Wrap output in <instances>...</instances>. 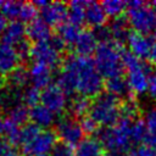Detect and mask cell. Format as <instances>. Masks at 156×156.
Wrapping results in <instances>:
<instances>
[{
    "label": "cell",
    "mask_w": 156,
    "mask_h": 156,
    "mask_svg": "<svg viewBox=\"0 0 156 156\" xmlns=\"http://www.w3.org/2000/svg\"><path fill=\"white\" fill-rule=\"evenodd\" d=\"M65 93H79L85 98L98 96L101 94L104 82L102 76L89 57L68 56L62 66L56 83Z\"/></svg>",
    "instance_id": "cell-1"
},
{
    "label": "cell",
    "mask_w": 156,
    "mask_h": 156,
    "mask_svg": "<svg viewBox=\"0 0 156 156\" xmlns=\"http://www.w3.org/2000/svg\"><path fill=\"white\" fill-rule=\"evenodd\" d=\"M133 122L134 121L121 117L115 126L102 128L99 132V141L102 147L110 151V156H124V154L130 151L133 144L130 136Z\"/></svg>",
    "instance_id": "cell-2"
},
{
    "label": "cell",
    "mask_w": 156,
    "mask_h": 156,
    "mask_svg": "<svg viewBox=\"0 0 156 156\" xmlns=\"http://www.w3.org/2000/svg\"><path fill=\"white\" fill-rule=\"evenodd\" d=\"M89 117L104 128L115 126L121 118L119 99L110 93H101L90 104Z\"/></svg>",
    "instance_id": "cell-3"
},
{
    "label": "cell",
    "mask_w": 156,
    "mask_h": 156,
    "mask_svg": "<svg viewBox=\"0 0 156 156\" xmlns=\"http://www.w3.org/2000/svg\"><path fill=\"white\" fill-rule=\"evenodd\" d=\"M122 54L123 52H121L119 45L115 44L113 41L99 43L94 52V63L99 73L107 79L111 77L121 76L123 71Z\"/></svg>",
    "instance_id": "cell-4"
},
{
    "label": "cell",
    "mask_w": 156,
    "mask_h": 156,
    "mask_svg": "<svg viewBox=\"0 0 156 156\" xmlns=\"http://www.w3.org/2000/svg\"><path fill=\"white\" fill-rule=\"evenodd\" d=\"M123 68L127 71V80L130 88V91L135 94H144L149 91V83L151 69L147 63L143 60L134 56L130 51L122 54Z\"/></svg>",
    "instance_id": "cell-5"
},
{
    "label": "cell",
    "mask_w": 156,
    "mask_h": 156,
    "mask_svg": "<svg viewBox=\"0 0 156 156\" xmlns=\"http://www.w3.org/2000/svg\"><path fill=\"white\" fill-rule=\"evenodd\" d=\"M127 21L135 33L149 35L155 28V11L141 1L127 2Z\"/></svg>",
    "instance_id": "cell-6"
},
{
    "label": "cell",
    "mask_w": 156,
    "mask_h": 156,
    "mask_svg": "<svg viewBox=\"0 0 156 156\" xmlns=\"http://www.w3.org/2000/svg\"><path fill=\"white\" fill-rule=\"evenodd\" d=\"M66 45L58 37L50 38L49 40L35 43L32 45L30 57L34 62L41 63L49 68H54L61 62V51Z\"/></svg>",
    "instance_id": "cell-7"
},
{
    "label": "cell",
    "mask_w": 156,
    "mask_h": 156,
    "mask_svg": "<svg viewBox=\"0 0 156 156\" xmlns=\"http://www.w3.org/2000/svg\"><path fill=\"white\" fill-rule=\"evenodd\" d=\"M56 144V134L48 129L40 132L26 145L22 146V152L27 156H43L51 152Z\"/></svg>",
    "instance_id": "cell-8"
},
{
    "label": "cell",
    "mask_w": 156,
    "mask_h": 156,
    "mask_svg": "<svg viewBox=\"0 0 156 156\" xmlns=\"http://www.w3.org/2000/svg\"><path fill=\"white\" fill-rule=\"evenodd\" d=\"M56 134L62 140L71 146L78 145L83 140V128L80 122H78L74 117H62L56 123Z\"/></svg>",
    "instance_id": "cell-9"
},
{
    "label": "cell",
    "mask_w": 156,
    "mask_h": 156,
    "mask_svg": "<svg viewBox=\"0 0 156 156\" xmlns=\"http://www.w3.org/2000/svg\"><path fill=\"white\" fill-rule=\"evenodd\" d=\"M40 101L41 105L48 107L55 115L63 112L67 106L66 93L57 84H50L43 89L40 94Z\"/></svg>",
    "instance_id": "cell-10"
},
{
    "label": "cell",
    "mask_w": 156,
    "mask_h": 156,
    "mask_svg": "<svg viewBox=\"0 0 156 156\" xmlns=\"http://www.w3.org/2000/svg\"><path fill=\"white\" fill-rule=\"evenodd\" d=\"M40 11V18L51 26H61L66 22V18L68 17V6L60 1L48 2L44 7L39 9Z\"/></svg>",
    "instance_id": "cell-11"
},
{
    "label": "cell",
    "mask_w": 156,
    "mask_h": 156,
    "mask_svg": "<svg viewBox=\"0 0 156 156\" xmlns=\"http://www.w3.org/2000/svg\"><path fill=\"white\" fill-rule=\"evenodd\" d=\"M127 44L129 46L130 52L138 58L140 60L150 58V54L154 44V39L151 37L139 33H130Z\"/></svg>",
    "instance_id": "cell-12"
},
{
    "label": "cell",
    "mask_w": 156,
    "mask_h": 156,
    "mask_svg": "<svg viewBox=\"0 0 156 156\" xmlns=\"http://www.w3.org/2000/svg\"><path fill=\"white\" fill-rule=\"evenodd\" d=\"M20 57L16 52L15 46L9 45L4 41L0 43V76H9L13 72L20 63Z\"/></svg>",
    "instance_id": "cell-13"
},
{
    "label": "cell",
    "mask_w": 156,
    "mask_h": 156,
    "mask_svg": "<svg viewBox=\"0 0 156 156\" xmlns=\"http://www.w3.org/2000/svg\"><path fill=\"white\" fill-rule=\"evenodd\" d=\"M98 45H99V40L95 35V32L90 29H84L80 32L79 37L77 38L73 48L78 54V56L89 57V55L95 52Z\"/></svg>",
    "instance_id": "cell-14"
},
{
    "label": "cell",
    "mask_w": 156,
    "mask_h": 156,
    "mask_svg": "<svg viewBox=\"0 0 156 156\" xmlns=\"http://www.w3.org/2000/svg\"><path fill=\"white\" fill-rule=\"evenodd\" d=\"M26 35L29 40L40 43L49 40L51 37V29L48 23H45L41 18H35L26 27Z\"/></svg>",
    "instance_id": "cell-15"
},
{
    "label": "cell",
    "mask_w": 156,
    "mask_h": 156,
    "mask_svg": "<svg viewBox=\"0 0 156 156\" xmlns=\"http://www.w3.org/2000/svg\"><path fill=\"white\" fill-rule=\"evenodd\" d=\"M129 23L126 18L123 17H117L111 20L110 24H108V30H110V35H111V40L119 45L123 44L124 41L128 40L130 32H129Z\"/></svg>",
    "instance_id": "cell-16"
},
{
    "label": "cell",
    "mask_w": 156,
    "mask_h": 156,
    "mask_svg": "<svg viewBox=\"0 0 156 156\" xmlns=\"http://www.w3.org/2000/svg\"><path fill=\"white\" fill-rule=\"evenodd\" d=\"M29 71V77H30V83L33 84L34 88L37 89H45L48 85H50L51 80V68L41 65L33 62L30 66Z\"/></svg>",
    "instance_id": "cell-17"
},
{
    "label": "cell",
    "mask_w": 156,
    "mask_h": 156,
    "mask_svg": "<svg viewBox=\"0 0 156 156\" xmlns=\"http://www.w3.org/2000/svg\"><path fill=\"white\" fill-rule=\"evenodd\" d=\"M29 118L32 119L33 124L39 128H49L55 123V113L51 112L48 107L39 104L29 110Z\"/></svg>",
    "instance_id": "cell-18"
},
{
    "label": "cell",
    "mask_w": 156,
    "mask_h": 156,
    "mask_svg": "<svg viewBox=\"0 0 156 156\" xmlns=\"http://www.w3.org/2000/svg\"><path fill=\"white\" fill-rule=\"evenodd\" d=\"M26 35V27L23 24V22H21L20 20L16 21H11L10 23H7L4 33H2V41L9 44V45H17L20 41H22Z\"/></svg>",
    "instance_id": "cell-19"
},
{
    "label": "cell",
    "mask_w": 156,
    "mask_h": 156,
    "mask_svg": "<svg viewBox=\"0 0 156 156\" xmlns=\"http://www.w3.org/2000/svg\"><path fill=\"white\" fill-rule=\"evenodd\" d=\"M106 13L104 11V7L101 4L95 2V1H90L87 2L85 6V22L95 28H100L104 27L105 22H106Z\"/></svg>",
    "instance_id": "cell-20"
},
{
    "label": "cell",
    "mask_w": 156,
    "mask_h": 156,
    "mask_svg": "<svg viewBox=\"0 0 156 156\" xmlns=\"http://www.w3.org/2000/svg\"><path fill=\"white\" fill-rule=\"evenodd\" d=\"M22 95L23 91L21 89L7 85L0 90V106L9 111L10 108L22 104Z\"/></svg>",
    "instance_id": "cell-21"
},
{
    "label": "cell",
    "mask_w": 156,
    "mask_h": 156,
    "mask_svg": "<svg viewBox=\"0 0 156 156\" xmlns=\"http://www.w3.org/2000/svg\"><path fill=\"white\" fill-rule=\"evenodd\" d=\"M105 87L107 89V93L115 95L118 99L123 98V96H127L129 94V91H130L128 80H127V78L122 77V74L108 78L106 80V83H105Z\"/></svg>",
    "instance_id": "cell-22"
},
{
    "label": "cell",
    "mask_w": 156,
    "mask_h": 156,
    "mask_svg": "<svg viewBox=\"0 0 156 156\" xmlns=\"http://www.w3.org/2000/svg\"><path fill=\"white\" fill-rule=\"evenodd\" d=\"M102 145L95 138L83 139L74 150V156H101Z\"/></svg>",
    "instance_id": "cell-23"
},
{
    "label": "cell",
    "mask_w": 156,
    "mask_h": 156,
    "mask_svg": "<svg viewBox=\"0 0 156 156\" xmlns=\"http://www.w3.org/2000/svg\"><path fill=\"white\" fill-rule=\"evenodd\" d=\"M58 30V38L63 41L65 45H68V46H73L77 38L79 37L80 34V29H79V26H76L71 22H65L62 23L61 26H58L57 28Z\"/></svg>",
    "instance_id": "cell-24"
},
{
    "label": "cell",
    "mask_w": 156,
    "mask_h": 156,
    "mask_svg": "<svg viewBox=\"0 0 156 156\" xmlns=\"http://www.w3.org/2000/svg\"><path fill=\"white\" fill-rule=\"evenodd\" d=\"M85 6L87 1H71L68 4V22L76 26H80L85 22Z\"/></svg>",
    "instance_id": "cell-25"
},
{
    "label": "cell",
    "mask_w": 156,
    "mask_h": 156,
    "mask_svg": "<svg viewBox=\"0 0 156 156\" xmlns=\"http://www.w3.org/2000/svg\"><path fill=\"white\" fill-rule=\"evenodd\" d=\"M30 82L29 71L22 66H18L13 72H11L7 76V85H11L13 88L21 89L24 88Z\"/></svg>",
    "instance_id": "cell-26"
},
{
    "label": "cell",
    "mask_w": 156,
    "mask_h": 156,
    "mask_svg": "<svg viewBox=\"0 0 156 156\" xmlns=\"http://www.w3.org/2000/svg\"><path fill=\"white\" fill-rule=\"evenodd\" d=\"M90 104L91 102L89 101V98H85L83 95H76L69 101V110L73 116L83 117L87 112H89Z\"/></svg>",
    "instance_id": "cell-27"
},
{
    "label": "cell",
    "mask_w": 156,
    "mask_h": 156,
    "mask_svg": "<svg viewBox=\"0 0 156 156\" xmlns=\"http://www.w3.org/2000/svg\"><path fill=\"white\" fill-rule=\"evenodd\" d=\"M130 136H132L133 144H140L143 141H147L149 132H147V127L144 121L135 119L133 122L132 129H130Z\"/></svg>",
    "instance_id": "cell-28"
},
{
    "label": "cell",
    "mask_w": 156,
    "mask_h": 156,
    "mask_svg": "<svg viewBox=\"0 0 156 156\" xmlns=\"http://www.w3.org/2000/svg\"><path fill=\"white\" fill-rule=\"evenodd\" d=\"M101 5L104 7L106 16H110L112 18L121 17L123 11L127 9V2H124L122 0H106Z\"/></svg>",
    "instance_id": "cell-29"
},
{
    "label": "cell",
    "mask_w": 156,
    "mask_h": 156,
    "mask_svg": "<svg viewBox=\"0 0 156 156\" xmlns=\"http://www.w3.org/2000/svg\"><path fill=\"white\" fill-rule=\"evenodd\" d=\"M9 118L11 122L22 126L27 122V119L29 118V110L27 108V106L24 104H20L12 108H10L9 111Z\"/></svg>",
    "instance_id": "cell-30"
},
{
    "label": "cell",
    "mask_w": 156,
    "mask_h": 156,
    "mask_svg": "<svg viewBox=\"0 0 156 156\" xmlns=\"http://www.w3.org/2000/svg\"><path fill=\"white\" fill-rule=\"evenodd\" d=\"M145 124H146L147 132H149L147 143L151 146L156 147V102L152 106V108L147 112L146 119H145Z\"/></svg>",
    "instance_id": "cell-31"
},
{
    "label": "cell",
    "mask_w": 156,
    "mask_h": 156,
    "mask_svg": "<svg viewBox=\"0 0 156 156\" xmlns=\"http://www.w3.org/2000/svg\"><path fill=\"white\" fill-rule=\"evenodd\" d=\"M22 2L18 1H5L0 6V12L6 17L12 21H16V18H20L21 9H22Z\"/></svg>",
    "instance_id": "cell-32"
},
{
    "label": "cell",
    "mask_w": 156,
    "mask_h": 156,
    "mask_svg": "<svg viewBox=\"0 0 156 156\" xmlns=\"http://www.w3.org/2000/svg\"><path fill=\"white\" fill-rule=\"evenodd\" d=\"M21 129L22 127L11 122L10 119H6V124H5V135L7 139L9 144L12 145H20L21 143Z\"/></svg>",
    "instance_id": "cell-33"
},
{
    "label": "cell",
    "mask_w": 156,
    "mask_h": 156,
    "mask_svg": "<svg viewBox=\"0 0 156 156\" xmlns=\"http://www.w3.org/2000/svg\"><path fill=\"white\" fill-rule=\"evenodd\" d=\"M138 115H139V105L135 100L129 99L123 105H121V117L122 118L135 121V119H138Z\"/></svg>",
    "instance_id": "cell-34"
},
{
    "label": "cell",
    "mask_w": 156,
    "mask_h": 156,
    "mask_svg": "<svg viewBox=\"0 0 156 156\" xmlns=\"http://www.w3.org/2000/svg\"><path fill=\"white\" fill-rule=\"evenodd\" d=\"M40 91L39 89L34 88V87H29L27 88L24 91H23V95H22V101L24 102L26 106H30L34 107L37 105H39V101H40Z\"/></svg>",
    "instance_id": "cell-35"
},
{
    "label": "cell",
    "mask_w": 156,
    "mask_h": 156,
    "mask_svg": "<svg viewBox=\"0 0 156 156\" xmlns=\"http://www.w3.org/2000/svg\"><path fill=\"white\" fill-rule=\"evenodd\" d=\"M39 132H40V128L37 127V126L33 124V123H29V124L23 126L22 129H21V143H20L21 147H22L23 145L28 144Z\"/></svg>",
    "instance_id": "cell-36"
},
{
    "label": "cell",
    "mask_w": 156,
    "mask_h": 156,
    "mask_svg": "<svg viewBox=\"0 0 156 156\" xmlns=\"http://www.w3.org/2000/svg\"><path fill=\"white\" fill-rule=\"evenodd\" d=\"M37 12H38V9L32 4H23L22 5V9H21V13H20V21L21 22H28L30 23L32 21H34L37 18Z\"/></svg>",
    "instance_id": "cell-37"
},
{
    "label": "cell",
    "mask_w": 156,
    "mask_h": 156,
    "mask_svg": "<svg viewBox=\"0 0 156 156\" xmlns=\"http://www.w3.org/2000/svg\"><path fill=\"white\" fill-rule=\"evenodd\" d=\"M50 154H51L50 156H74V151L72 146L62 141L56 143Z\"/></svg>",
    "instance_id": "cell-38"
},
{
    "label": "cell",
    "mask_w": 156,
    "mask_h": 156,
    "mask_svg": "<svg viewBox=\"0 0 156 156\" xmlns=\"http://www.w3.org/2000/svg\"><path fill=\"white\" fill-rule=\"evenodd\" d=\"M15 49H16V52H17L20 60H27L30 57L32 45H30L29 39H23L17 45H15Z\"/></svg>",
    "instance_id": "cell-39"
},
{
    "label": "cell",
    "mask_w": 156,
    "mask_h": 156,
    "mask_svg": "<svg viewBox=\"0 0 156 156\" xmlns=\"http://www.w3.org/2000/svg\"><path fill=\"white\" fill-rule=\"evenodd\" d=\"M126 156H156V147L151 145H141L130 150Z\"/></svg>",
    "instance_id": "cell-40"
},
{
    "label": "cell",
    "mask_w": 156,
    "mask_h": 156,
    "mask_svg": "<svg viewBox=\"0 0 156 156\" xmlns=\"http://www.w3.org/2000/svg\"><path fill=\"white\" fill-rule=\"evenodd\" d=\"M80 126H82V128H83V132L87 133V134H91V133L96 132V129H98V124H96L89 116L83 117V119H82V122H80Z\"/></svg>",
    "instance_id": "cell-41"
},
{
    "label": "cell",
    "mask_w": 156,
    "mask_h": 156,
    "mask_svg": "<svg viewBox=\"0 0 156 156\" xmlns=\"http://www.w3.org/2000/svg\"><path fill=\"white\" fill-rule=\"evenodd\" d=\"M149 93L152 96H156V71L151 73L150 76V83H149Z\"/></svg>",
    "instance_id": "cell-42"
},
{
    "label": "cell",
    "mask_w": 156,
    "mask_h": 156,
    "mask_svg": "<svg viewBox=\"0 0 156 156\" xmlns=\"http://www.w3.org/2000/svg\"><path fill=\"white\" fill-rule=\"evenodd\" d=\"M9 151H10L9 143H7L6 140H2V139L0 138V156H5Z\"/></svg>",
    "instance_id": "cell-43"
},
{
    "label": "cell",
    "mask_w": 156,
    "mask_h": 156,
    "mask_svg": "<svg viewBox=\"0 0 156 156\" xmlns=\"http://www.w3.org/2000/svg\"><path fill=\"white\" fill-rule=\"evenodd\" d=\"M7 26V22H6V17L0 12V35H2L5 28Z\"/></svg>",
    "instance_id": "cell-44"
},
{
    "label": "cell",
    "mask_w": 156,
    "mask_h": 156,
    "mask_svg": "<svg viewBox=\"0 0 156 156\" xmlns=\"http://www.w3.org/2000/svg\"><path fill=\"white\" fill-rule=\"evenodd\" d=\"M150 60L154 65H156V39L154 40L152 44V49H151V54H150Z\"/></svg>",
    "instance_id": "cell-45"
},
{
    "label": "cell",
    "mask_w": 156,
    "mask_h": 156,
    "mask_svg": "<svg viewBox=\"0 0 156 156\" xmlns=\"http://www.w3.org/2000/svg\"><path fill=\"white\" fill-rule=\"evenodd\" d=\"M5 124H6V119H4L2 116L0 115V136L5 133Z\"/></svg>",
    "instance_id": "cell-46"
},
{
    "label": "cell",
    "mask_w": 156,
    "mask_h": 156,
    "mask_svg": "<svg viewBox=\"0 0 156 156\" xmlns=\"http://www.w3.org/2000/svg\"><path fill=\"white\" fill-rule=\"evenodd\" d=\"M5 156H21L18 152H16V151H13V150H10Z\"/></svg>",
    "instance_id": "cell-47"
},
{
    "label": "cell",
    "mask_w": 156,
    "mask_h": 156,
    "mask_svg": "<svg viewBox=\"0 0 156 156\" xmlns=\"http://www.w3.org/2000/svg\"><path fill=\"white\" fill-rule=\"evenodd\" d=\"M155 29H156V7H155Z\"/></svg>",
    "instance_id": "cell-48"
},
{
    "label": "cell",
    "mask_w": 156,
    "mask_h": 156,
    "mask_svg": "<svg viewBox=\"0 0 156 156\" xmlns=\"http://www.w3.org/2000/svg\"><path fill=\"white\" fill-rule=\"evenodd\" d=\"M1 4H2V2H1V1H0V6H1Z\"/></svg>",
    "instance_id": "cell-49"
},
{
    "label": "cell",
    "mask_w": 156,
    "mask_h": 156,
    "mask_svg": "<svg viewBox=\"0 0 156 156\" xmlns=\"http://www.w3.org/2000/svg\"><path fill=\"white\" fill-rule=\"evenodd\" d=\"M43 156H48V155H43Z\"/></svg>",
    "instance_id": "cell-50"
},
{
    "label": "cell",
    "mask_w": 156,
    "mask_h": 156,
    "mask_svg": "<svg viewBox=\"0 0 156 156\" xmlns=\"http://www.w3.org/2000/svg\"><path fill=\"white\" fill-rule=\"evenodd\" d=\"M101 156H102V155H101Z\"/></svg>",
    "instance_id": "cell-51"
}]
</instances>
